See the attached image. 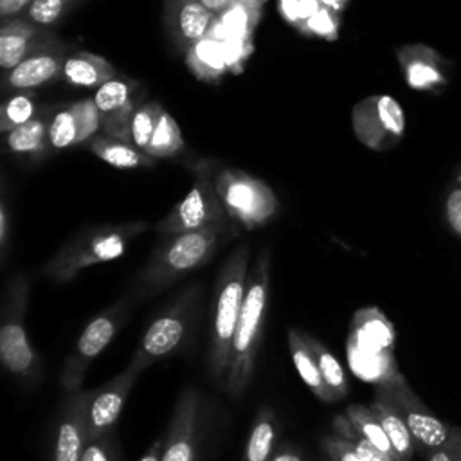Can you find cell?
Listing matches in <instances>:
<instances>
[{
    "label": "cell",
    "mask_w": 461,
    "mask_h": 461,
    "mask_svg": "<svg viewBox=\"0 0 461 461\" xmlns=\"http://www.w3.org/2000/svg\"><path fill=\"white\" fill-rule=\"evenodd\" d=\"M321 447L330 461H364V457L344 438L337 434L322 436Z\"/></svg>",
    "instance_id": "cell-38"
},
{
    "label": "cell",
    "mask_w": 461,
    "mask_h": 461,
    "mask_svg": "<svg viewBox=\"0 0 461 461\" xmlns=\"http://www.w3.org/2000/svg\"><path fill=\"white\" fill-rule=\"evenodd\" d=\"M88 149L101 158L103 162L119 167V169H137V167H153L155 160L146 151L135 148L130 142L108 137V135H95L88 140Z\"/></svg>",
    "instance_id": "cell-24"
},
{
    "label": "cell",
    "mask_w": 461,
    "mask_h": 461,
    "mask_svg": "<svg viewBox=\"0 0 461 461\" xmlns=\"http://www.w3.org/2000/svg\"><path fill=\"white\" fill-rule=\"evenodd\" d=\"M31 277L25 270L14 272L2 295V321H0V362L7 375L23 389L32 391L43 380L41 358L32 348L25 315L29 308Z\"/></svg>",
    "instance_id": "cell-5"
},
{
    "label": "cell",
    "mask_w": 461,
    "mask_h": 461,
    "mask_svg": "<svg viewBox=\"0 0 461 461\" xmlns=\"http://www.w3.org/2000/svg\"><path fill=\"white\" fill-rule=\"evenodd\" d=\"M34 94L31 90L9 95L0 108V131L5 135L16 126L31 121L38 113Z\"/></svg>",
    "instance_id": "cell-31"
},
{
    "label": "cell",
    "mask_w": 461,
    "mask_h": 461,
    "mask_svg": "<svg viewBox=\"0 0 461 461\" xmlns=\"http://www.w3.org/2000/svg\"><path fill=\"white\" fill-rule=\"evenodd\" d=\"M344 414L351 420V423L355 425V429H357L369 443H373L378 450H382V452H385L387 456H391V457L396 459V456H394V452H393V447H391V443H389L387 434L384 432L380 421L376 420V416L373 414V411H371L369 407H366V405H362V403H349V405L346 407V412H344ZM396 461H398V459H396Z\"/></svg>",
    "instance_id": "cell-30"
},
{
    "label": "cell",
    "mask_w": 461,
    "mask_h": 461,
    "mask_svg": "<svg viewBox=\"0 0 461 461\" xmlns=\"http://www.w3.org/2000/svg\"><path fill=\"white\" fill-rule=\"evenodd\" d=\"M49 140L50 149H63L72 144H77V119L74 106H67L63 110H58L49 126Z\"/></svg>",
    "instance_id": "cell-35"
},
{
    "label": "cell",
    "mask_w": 461,
    "mask_h": 461,
    "mask_svg": "<svg viewBox=\"0 0 461 461\" xmlns=\"http://www.w3.org/2000/svg\"><path fill=\"white\" fill-rule=\"evenodd\" d=\"M185 149V142L176 121L164 110L158 126L146 148V153L153 158H169Z\"/></svg>",
    "instance_id": "cell-29"
},
{
    "label": "cell",
    "mask_w": 461,
    "mask_h": 461,
    "mask_svg": "<svg viewBox=\"0 0 461 461\" xmlns=\"http://www.w3.org/2000/svg\"><path fill=\"white\" fill-rule=\"evenodd\" d=\"M216 16L198 0H164V27L180 52H189L209 32Z\"/></svg>",
    "instance_id": "cell-17"
},
{
    "label": "cell",
    "mask_w": 461,
    "mask_h": 461,
    "mask_svg": "<svg viewBox=\"0 0 461 461\" xmlns=\"http://www.w3.org/2000/svg\"><path fill=\"white\" fill-rule=\"evenodd\" d=\"M380 385L387 389L394 405L402 412L409 432L416 443V448L429 454L452 438L456 427L447 425L436 414H432L430 409L421 402V398L409 387L403 376Z\"/></svg>",
    "instance_id": "cell-12"
},
{
    "label": "cell",
    "mask_w": 461,
    "mask_h": 461,
    "mask_svg": "<svg viewBox=\"0 0 461 461\" xmlns=\"http://www.w3.org/2000/svg\"><path fill=\"white\" fill-rule=\"evenodd\" d=\"M398 59L405 72L407 83L412 88H432L434 85L443 81L441 72L436 67V56L430 49L423 47H403L398 52Z\"/></svg>",
    "instance_id": "cell-26"
},
{
    "label": "cell",
    "mask_w": 461,
    "mask_h": 461,
    "mask_svg": "<svg viewBox=\"0 0 461 461\" xmlns=\"http://www.w3.org/2000/svg\"><path fill=\"white\" fill-rule=\"evenodd\" d=\"M286 340H288V349H290V357L292 362L301 376V380L306 384V387L313 393L315 398H319L324 403H335V396L330 393V389L326 387L315 355L312 353L308 342L304 340L303 330L299 328H290L286 333Z\"/></svg>",
    "instance_id": "cell-21"
},
{
    "label": "cell",
    "mask_w": 461,
    "mask_h": 461,
    "mask_svg": "<svg viewBox=\"0 0 461 461\" xmlns=\"http://www.w3.org/2000/svg\"><path fill=\"white\" fill-rule=\"evenodd\" d=\"M348 342L371 353H393L394 328L378 308H362L353 317Z\"/></svg>",
    "instance_id": "cell-20"
},
{
    "label": "cell",
    "mask_w": 461,
    "mask_h": 461,
    "mask_svg": "<svg viewBox=\"0 0 461 461\" xmlns=\"http://www.w3.org/2000/svg\"><path fill=\"white\" fill-rule=\"evenodd\" d=\"M9 252V207H7V193L5 184L2 182L0 191V261L5 265Z\"/></svg>",
    "instance_id": "cell-40"
},
{
    "label": "cell",
    "mask_w": 461,
    "mask_h": 461,
    "mask_svg": "<svg viewBox=\"0 0 461 461\" xmlns=\"http://www.w3.org/2000/svg\"><path fill=\"white\" fill-rule=\"evenodd\" d=\"M216 189L229 218L247 230L267 225L281 211V203L268 184L236 167H220Z\"/></svg>",
    "instance_id": "cell-9"
},
{
    "label": "cell",
    "mask_w": 461,
    "mask_h": 461,
    "mask_svg": "<svg viewBox=\"0 0 461 461\" xmlns=\"http://www.w3.org/2000/svg\"><path fill=\"white\" fill-rule=\"evenodd\" d=\"M218 171L220 167L212 158H200L196 164H193L191 189L164 218L155 223V232L160 236H169L232 221L216 189Z\"/></svg>",
    "instance_id": "cell-7"
},
{
    "label": "cell",
    "mask_w": 461,
    "mask_h": 461,
    "mask_svg": "<svg viewBox=\"0 0 461 461\" xmlns=\"http://www.w3.org/2000/svg\"><path fill=\"white\" fill-rule=\"evenodd\" d=\"M331 429L333 434L344 438L362 457L364 461H396L394 457L387 456L385 452L378 450L373 443H369L351 423V420L344 414V416H335L331 421Z\"/></svg>",
    "instance_id": "cell-33"
},
{
    "label": "cell",
    "mask_w": 461,
    "mask_h": 461,
    "mask_svg": "<svg viewBox=\"0 0 461 461\" xmlns=\"http://www.w3.org/2000/svg\"><path fill=\"white\" fill-rule=\"evenodd\" d=\"M130 294L122 295L104 310H101L81 331L76 344L65 357L59 385L68 393H76L83 389V380L92 362L106 349V346L117 337L121 328L126 324L131 308Z\"/></svg>",
    "instance_id": "cell-8"
},
{
    "label": "cell",
    "mask_w": 461,
    "mask_h": 461,
    "mask_svg": "<svg viewBox=\"0 0 461 461\" xmlns=\"http://www.w3.org/2000/svg\"><path fill=\"white\" fill-rule=\"evenodd\" d=\"M203 393L196 385H184L175 402L160 461H196L205 418Z\"/></svg>",
    "instance_id": "cell-11"
},
{
    "label": "cell",
    "mask_w": 461,
    "mask_h": 461,
    "mask_svg": "<svg viewBox=\"0 0 461 461\" xmlns=\"http://www.w3.org/2000/svg\"><path fill=\"white\" fill-rule=\"evenodd\" d=\"M369 409L380 421L384 432L389 438V443L393 447V452L398 461H411L416 450V443L409 432V427L394 405L391 394L384 385H376V393L371 400Z\"/></svg>",
    "instance_id": "cell-19"
},
{
    "label": "cell",
    "mask_w": 461,
    "mask_h": 461,
    "mask_svg": "<svg viewBox=\"0 0 461 461\" xmlns=\"http://www.w3.org/2000/svg\"><path fill=\"white\" fill-rule=\"evenodd\" d=\"M427 461H461V427H456L452 438L427 454Z\"/></svg>",
    "instance_id": "cell-39"
},
{
    "label": "cell",
    "mask_w": 461,
    "mask_h": 461,
    "mask_svg": "<svg viewBox=\"0 0 461 461\" xmlns=\"http://www.w3.org/2000/svg\"><path fill=\"white\" fill-rule=\"evenodd\" d=\"M148 230V221L97 223L68 238L40 268V276L52 285H67L83 270L117 259L128 245Z\"/></svg>",
    "instance_id": "cell-3"
},
{
    "label": "cell",
    "mask_w": 461,
    "mask_h": 461,
    "mask_svg": "<svg viewBox=\"0 0 461 461\" xmlns=\"http://www.w3.org/2000/svg\"><path fill=\"white\" fill-rule=\"evenodd\" d=\"M249 241H240L225 258L216 283L207 349V369L218 387L225 385L230 346L249 283Z\"/></svg>",
    "instance_id": "cell-2"
},
{
    "label": "cell",
    "mask_w": 461,
    "mask_h": 461,
    "mask_svg": "<svg viewBox=\"0 0 461 461\" xmlns=\"http://www.w3.org/2000/svg\"><path fill=\"white\" fill-rule=\"evenodd\" d=\"M47 36L41 27L16 16L2 22L0 27V67L11 72L18 67Z\"/></svg>",
    "instance_id": "cell-18"
},
{
    "label": "cell",
    "mask_w": 461,
    "mask_h": 461,
    "mask_svg": "<svg viewBox=\"0 0 461 461\" xmlns=\"http://www.w3.org/2000/svg\"><path fill=\"white\" fill-rule=\"evenodd\" d=\"M447 220L450 229L461 234V189H452L447 198Z\"/></svg>",
    "instance_id": "cell-41"
},
{
    "label": "cell",
    "mask_w": 461,
    "mask_h": 461,
    "mask_svg": "<svg viewBox=\"0 0 461 461\" xmlns=\"http://www.w3.org/2000/svg\"><path fill=\"white\" fill-rule=\"evenodd\" d=\"M348 355L353 371L366 380L376 382V385L393 382L402 376L393 353H371L348 342Z\"/></svg>",
    "instance_id": "cell-27"
},
{
    "label": "cell",
    "mask_w": 461,
    "mask_h": 461,
    "mask_svg": "<svg viewBox=\"0 0 461 461\" xmlns=\"http://www.w3.org/2000/svg\"><path fill=\"white\" fill-rule=\"evenodd\" d=\"M303 335H304V340L308 342L312 353L315 355V360H317V366H319V371H321V376H322L326 387L330 389V393L335 396L337 402L344 400L349 393V385H348V378H346L342 366L339 364L335 355L317 337L310 335L304 330H303Z\"/></svg>",
    "instance_id": "cell-28"
},
{
    "label": "cell",
    "mask_w": 461,
    "mask_h": 461,
    "mask_svg": "<svg viewBox=\"0 0 461 461\" xmlns=\"http://www.w3.org/2000/svg\"><path fill=\"white\" fill-rule=\"evenodd\" d=\"M270 294V249L265 247L249 272V283L245 292V301L241 306V313L236 324L230 357H229V371L225 378L223 389L240 398L249 389V384L254 375L256 357L263 335V322L268 306Z\"/></svg>",
    "instance_id": "cell-4"
},
{
    "label": "cell",
    "mask_w": 461,
    "mask_h": 461,
    "mask_svg": "<svg viewBox=\"0 0 461 461\" xmlns=\"http://www.w3.org/2000/svg\"><path fill=\"white\" fill-rule=\"evenodd\" d=\"M234 221L212 225L198 230L162 236L144 267L130 286L133 303L146 301L173 286L193 270L207 265L214 254L234 236H238Z\"/></svg>",
    "instance_id": "cell-1"
},
{
    "label": "cell",
    "mask_w": 461,
    "mask_h": 461,
    "mask_svg": "<svg viewBox=\"0 0 461 461\" xmlns=\"http://www.w3.org/2000/svg\"><path fill=\"white\" fill-rule=\"evenodd\" d=\"M279 423L274 409L270 405H263L258 409L241 461H270L277 443Z\"/></svg>",
    "instance_id": "cell-25"
},
{
    "label": "cell",
    "mask_w": 461,
    "mask_h": 461,
    "mask_svg": "<svg viewBox=\"0 0 461 461\" xmlns=\"http://www.w3.org/2000/svg\"><path fill=\"white\" fill-rule=\"evenodd\" d=\"M81 461H121V448L115 430H110L97 439L86 441L81 452Z\"/></svg>",
    "instance_id": "cell-37"
},
{
    "label": "cell",
    "mask_w": 461,
    "mask_h": 461,
    "mask_svg": "<svg viewBox=\"0 0 461 461\" xmlns=\"http://www.w3.org/2000/svg\"><path fill=\"white\" fill-rule=\"evenodd\" d=\"M140 375L142 371L128 364L121 373L112 376L101 387H95L86 416V441L97 439L106 432L115 430V423L121 416L126 398L130 396Z\"/></svg>",
    "instance_id": "cell-15"
},
{
    "label": "cell",
    "mask_w": 461,
    "mask_h": 461,
    "mask_svg": "<svg viewBox=\"0 0 461 461\" xmlns=\"http://www.w3.org/2000/svg\"><path fill=\"white\" fill-rule=\"evenodd\" d=\"M162 448H164V438H157L149 448L137 459V461H160L162 457Z\"/></svg>",
    "instance_id": "cell-44"
},
{
    "label": "cell",
    "mask_w": 461,
    "mask_h": 461,
    "mask_svg": "<svg viewBox=\"0 0 461 461\" xmlns=\"http://www.w3.org/2000/svg\"><path fill=\"white\" fill-rule=\"evenodd\" d=\"M198 2L203 4L214 16H218V14L225 13L234 0H198Z\"/></svg>",
    "instance_id": "cell-45"
},
{
    "label": "cell",
    "mask_w": 461,
    "mask_h": 461,
    "mask_svg": "<svg viewBox=\"0 0 461 461\" xmlns=\"http://www.w3.org/2000/svg\"><path fill=\"white\" fill-rule=\"evenodd\" d=\"M63 77L70 85L77 86H101L117 77L115 67L103 56L79 50L67 58L63 67Z\"/></svg>",
    "instance_id": "cell-23"
},
{
    "label": "cell",
    "mask_w": 461,
    "mask_h": 461,
    "mask_svg": "<svg viewBox=\"0 0 461 461\" xmlns=\"http://www.w3.org/2000/svg\"><path fill=\"white\" fill-rule=\"evenodd\" d=\"M34 0H0V18L2 22L20 16Z\"/></svg>",
    "instance_id": "cell-42"
},
{
    "label": "cell",
    "mask_w": 461,
    "mask_h": 461,
    "mask_svg": "<svg viewBox=\"0 0 461 461\" xmlns=\"http://www.w3.org/2000/svg\"><path fill=\"white\" fill-rule=\"evenodd\" d=\"M162 113L164 108L158 101H146L135 110L131 119V142L135 148L146 151Z\"/></svg>",
    "instance_id": "cell-32"
},
{
    "label": "cell",
    "mask_w": 461,
    "mask_h": 461,
    "mask_svg": "<svg viewBox=\"0 0 461 461\" xmlns=\"http://www.w3.org/2000/svg\"><path fill=\"white\" fill-rule=\"evenodd\" d=\"M67 45L61 43L52 32L38 43V47L4 79V90L23 92L36 86L54 81L58 76H63V67L67 58Z\"/></svg>",
    "instance_id": "cell-14"
},
{
    "label": "cell",
    "mask_w": 461,
    "mask_h": 461,
    "mask_svg": "<svg viewBox=\"0 0 461 461\" xmlns=\"http://www.w3.org/2000/svg\"><path fill=\"white\" fill-rule=\"evenodd\" d=\"M270 461H306L304 459V454L295 447V445H290V443H285L281 445Z\"/></svg>",
    "instance_id": "cell-43"
},
{
    "label": "cell",
    "mask_w": 461,
    "mask_h": 461,
    "mask_svg": "<svg viewBox=\"0 0 461 461\" xmlns=\"http://www.w3.org/2000/svg\"><path fill=\"white\" fill-rule=\"evenodd\" d=\"M81 0H34L20 18L38 25L47 27L58 23L67 13H70Z\"/></svg>",
    "instance_id": "cell-34"
},
{
    "label": "cell",
    "mask_w": 461,
    "mask_h": 461,
    "mask_svg": "<svg viewBox=\"0 0 461 461\" xmlns=\"http://www.w3.org/2000/svg\"><path fill=\"white\" fill-rule=\"evenodd\" d=\"M200 295L202 285L196 281L178 290L146 328L128 364L144 373L149 366L178 349L191 331Z\"/></svg>",
    "instance_id": "cell-6"
},
{
    "label": "cell",
    "mask_w": 461,
    "mask_h": 461,
    "mask_svg": "<svg viewBox=\"0 0 461 461\" xmlns=\"http://www.w3.org/2000/svg\"><path fill=\"white\" fill-rule=\"evenodd\" d=\"M94 391L95 387L81 389L65 396L54 432L52 461H81V452L86 445V416Z\"/></svg>",
    "instance_id": "cell-16"
},
{
    "label": "cell",
    "mask_w": 461,
    "mask_h": 461,
    "mask_svg": "<svg viewBox=\"0 0 461 461\" xmlns=\"http://www.w3.org/2000/svg\"><path fill=\"white\" fill-rule=\"evenodd\" d=\"M50 110H40L31 121L16 126L5 133L7 148L16 155L43 157L50 149L49 126H50Z\"/></svg>",
    "instance_id": "cell-22"
},
{
    "label": "cell",
    "mask_w": 461,
    "mask_h": 461,
    "mask_svg": "<svg viewBox=\"0 0 461 461\" xmlns=\"http://www.w3.org/2000/svg\"><path fill=\"white\" fill-rule=\"evenodd\" d=\"M74 112H76V119H77V144L79 142H88L90 139L95 137V133L99 130H103V121H101V113L99 108L92 99H81L77 103L72 104Z\"/></svg>",
    "instance_id": "cell-36"
},
{
    "label": "cell",
    "mask_w": 461,
    "mask_h": 461,
    "mask_svg": "<svg viewBox=\"0 0 461 461\" xmlns=\"http://www.w3.org/2000/svg\"><path fill=\"white\" fill-rule=\"evenodd\" d=\"M142 85L133 79H110L101 85L94 101L99 108L103 121V135L131 142V119L135 110L144 103L142 99Z\"/></svg>",
    "instance_id": "cell-13"
},
{
    "label": "cell",
    "mask_w": 461,
    "mask_h": 461,
    "mask_svg": "<svg viewBox=\"0 0 461 461\" xmlns=\"http://www.w3.org/2000/svg\"><path fill=\"white\" fill-rule=\"evenodd\" d=\"M355 137L375 151L393 148L403 135L405 115L396 99L373 94L360 99L351 112Z\"/></svg>",
    "instance_id": "cell-10"
}]
</instances>
